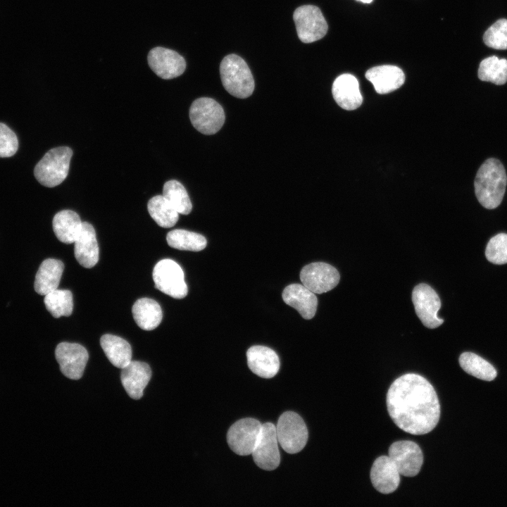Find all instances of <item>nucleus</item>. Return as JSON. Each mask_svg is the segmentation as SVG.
I'll return each mask as SVG.
<instances>
[{
	"instance_id": "6e6552de",
	"label": "nucleus",
	"mask_w": 507,
	"mask_h": 507,
	"mask_svg": "<svg viewBox=\"0 0 507 507\" xmlns=\"http://www.w3.org/2000/svg\"><path fill=\"white\" fill-rule=\"evenodd\" d=\"M297 35L303 43H311L323 38L328 26L320 9L313 5L297 8L293 15Z\"/></svg>"
},
{
	"instance_id": "6ab92c4d",
	"label": "nucleus",
	"mask_w": 507,
	"mask_h": 507,
	"mask_svg": "<svg viewBox=\"0 0 507 507\" xmlns=\"http://www.w3.org/2000/svg\"><path fill=\"white\" fill-rule=\"evenodd\" d=\"M247 364L249 369L263 378H271L280 369V359L272 349L261 345L250 347L246 351Z\"/></svg>"
},
{
	"instance_id": "412c9836",
	"label": "nucleus",
	"mask_w": 507,
	"mask_h": 507,
	"mask_svg": "<svg viewBox=\"0 0 507 507\" xmlns=\"http://www.w3.org/2000/svg\"><path fill=\"white\" fill-rule=\"evenodd\" d=\"M283 301L295 308L306 320H310L315 314L318 299L313 292L303 284H291L282 292Z\"/></svg>"
},
{
	"instance_id": "2f4dec72",
	"label": "nucleus",
	"mask_w": 507,
	"mask_h": 507,
	"mask_svg": "<svg viewBox=\"0 0 507 507\" xmlns=\"http://www.w3.org/2000/svg\"><path fill=\"white\" fill-rule=\"evenodd\" d=\"M44 302L47 311L56 318L69 316L73 312V294L70 290H53L45 295Z\"/></svg>"
},
{
	"instance_id": "72a5a7b5",
	"label": "nucleus",
	"mask_w": 507,
	"mask_h": 507,
	"mask_svg": "<svg viewBox=\"0 0 507 507\" xmlns=\"http://www.w3.org/2000/svg\"><path fill=\"white\" fill-rule=\"evenodd\" d=\"M485 256L492 263H507V234L499 233L491 238L486 247Z\"/></svg>"
},
{
	"instance_id": "39448f33",
	"label": "nucleus",
	"mask_w": 507,
	"mask_h": 507,
	"mask_svg": "<svg viewBox=\"0 0 507 507\" xmlns=\"http://www.w3.org/2000/svg\"><path fill=\"white\" fill-rule=\"evenodd\" d=\"M278 443L288 453L301 451L306 446L308 432L302 418L295 412L283 413L276 425Z\"/></svg>"
},
{
	"instance_id": "f257e3e1",
	"label": "nucleus",
	"mask_w": 507,
	"mask_h": 507,
	"mask_svg": "<svg viewBox=\"0 0 507 507\" xmlns=\"http://www.w3.org/2000/svg\"><path fill=\"white\" fill-rule=\"evenodd\" d=\"M388 413L396 425L411 434L431 432L440 417L433 386L423 376L407 373L396 379L387 394Z\"/></svg>"
},
{
	"instance_id": "f3484780",
	"label": "nucleus",
	"mask_w": 507,
	"mask_h": 507,
	"mask_svg": "<svg viewBox=\"0 0 507 507\" xmlns=\"http://www.w3.org/2000/svg\"><path fill=\"white\" fill-rule=\"evenodd\" d=\"M151 377V370L144 362L131 361L122 368L120 380L126 392L133 399H139Z\"/></svg>"
},
{
	"instance_id": "4468645a",
	"label": "nucleus",
	"mask_w": 507,
	"mask_h": 507,
	"mask_svg": "<svg viewBox=\"0 0 507 507\" xmlns=\"http://www.w3.org/2000/svg\"><path fill=\"white\" fill-rule=\"evenodd\" d=\"M55 357L62 373L69 379L82 377L89 359L87 349L77 343L61 342L55 350Z\"/></svg>"
},
{
	"instance_id": "bb28decb",
	"label": "nucleus",
	"mask_w": 507,
	"mask_h": 507,
	"mask_svg": "<svg viewBox=\"0 0 507 507\" xmlns=\"http://www.w3.org/2000/svg\"><path fill=\"white\" fill-rule=\"evenodd\" d=\"M149 213L160 227L168 228L178 220L179 213L163 195H156L147 204Z\"/></svg>"
},
{
	"instance_id": "c756f323",
	"label": "nucleus",
	"mask_w": 507,
	"mask_h": 507,
	"mask_svg": "<svg viewBox=\"0 0 507 507\" xmlns=\"http://www.w3.org/2000/svg\"><path fill=\"white\" fill-rule=\"evenodd\" d=\"M478 77L482 81L501 85L507 81V60L497 56H489L480 62Z\"/></svg>"
},
{
	"instance_id": "a878e982",
	"label": "nucleus",
	"mask_w": 507,
	"mask_h": 507,
	"mask_svg": "<svg viewBox=\"0 0 507 507\" xmlns=\"http://www.w3.org/2000/svg\"><path fill=\"white\" fill-rule=\"evenodd\" d=\"M101 346L109 361L118 368H123L132 358V349L124 339L110 334L100 339Z\"/></svg>"
},
{
	"instance_id": "473e14b6",
	"label": "nucleus",
	"mask_w": 507,
	"mask_h": 507,
	"mask_svg": "<svg viewBox=\"0 0 507 507\" xmlns=\"http://www.w3.org/2000/svg\"><path fill=\"white\" fill-rule=\"evenodd\" d=\"M484 44L495 49H507V19H500L490 26L483 36Z\"/></svg>"
},
{
	"instance_id": "f8f14e48",
	"label": "nucleus",
	"mask_w": 507,
	"mask_h": 507,
	"mask_svg": "<svg viewBox=\"0 0 507 507\" xmlns=\"http://www.w3.org/2000/svg\"><path fill=\"white\" fill-rule=\"evenodd\" d=\"M388 456L396 465L400 475L406 477L417 475L423 463L420 447L409 440H401L392 444Z\"/></svg>"
},
{
	"instance_id": "aec40b11",
	"label": "nucleus",
	"mask_w": 507,
	"mask_h": 507,
	"mask_svg": "<svg viewBox=\"0 0 507 507\" xmlns=\"http://www.w3.org/2000/svg\"><path fill=\"white\" fill-rule=\"evenodd\" d=\"M332 93L337 104L345 110L356 109L363 102L358 82L353 75L349 73L342 74L335 79Z\"/></svg>"
},
{
	"instance_id": "2eb2a0df",
	"label": "nucleus",
	"mask_w": 507,
	"mask_h": 507,
	"mask_svg": "<svg viewBox=\"0 0 507 507\" xmlns=\"http://www.w3.org/2000/svg\"><path fill=\"white\" fill-rule=\"evenodd\" d=\"M147 59L151 69L158 77L165 80L181 75L186 68L185 60L182 56L173 50L163 47L152 49Z\"/></svg>"
},
{
	"instance_id": "c85d7f7f",
	"label": "nucleus",
	"mask_w": 507,
	"mask_h": 507,
	"mask_svg": "<svg viewBox=\"0 0 507 507\" xmlns=\"http://www.w3.org/2000/svg\"><path fill=\"white\" fill-rule=\"evenodd\" d=\"M166 240L170 247L183 251H199L205 249L207 244L203 235L182 229L170 231L167 234Z\"/></svg>"
},
{
	"instance_id": "9d476101",
	"label": "nucleus",
	"mask_w": 507,
	"mask_h": 507,
	"mask_svg": "<svg viewBox=\"0 0 507 507\" xmlns=\"http://www.w3.org/2000/svg\"><path fill=\"white\" fill-rule=\"evenodd\" d=\"M276 427L272 423L262 424L260 435L252 452L255 463L265 470L276 469L280 463Z\"/></svg>"
},
{
	"instance_id": "ddd939ff",
	"label": "nucleus",
	"mask_w": 507,
	"mask_h": 507,
	"mask_svg": "<svg viewBox=\"0 0 507 507\" xmlns=\"http://www.w3.org/2000/svg\"><path fill=\"white\" fill-rule=\"evenodd\" d=\"M340 279L338 270L332 265L315 262L303 267L300 272L302 284L315 294H322L334 289Z\"/></svg>"
},
{
	"instance_id": "393cba45",
	"label": "nucleus",
	"mask_w": 507,
	"mask_h": 507,
	"mask_svg": "<svg viewBox=\"0 0 507 507\" xmlns=\"http://www.w3.org/2000/svg\"><path fill=\"white\" fill-rule=\"evenodd\" d=\"M82 225L79 215L72 210L58 212L52 221L55 235L59 241L65 244L74 243L81 230Z\"/></svg>"
},
{
	"instance_id": "f704fd0d",
	"label": "nucleus",
	"mask_w": 507,
	"mask_h": 507,
	"mask_svg": "<svg viewBox=\"0 0 507 507\" xmlns=\"http://www.w3.org/2000/svg\"><path fill=\"white\" fill-rule=\"evenodd\" d=\"M18 149V140L15 132L6 124L0 123V158L13 156Z\"/></svg>"
},
{
	"instance_id": "20e7f679",
	"label": "nucleus",
	"mask_w": 507,
	"mask_h": 507,
	"mask_svg": "<svg viewBox=\"0 0 507 507\" xmlns=\"http://www.w3.org/2000/svg\"><path fill=\"white\" fill-rule=\"evenodd\" d=\"M73 151L68 146H58L48 151L37 163L34 175L43 186L54 187L68 176Z\"/></svg>"
},
{
	"instance_id": "9b49d317",
	"label": "nucleus",
	"mask_w": 507,
	"mask_h": 507,
	"mask_svg": "<svg viewBox=\"0 0 507 507\" xmlns=\"http://www.w3.org/2000/svg\"><path fill=\"white\" fill-rule=\"evenodd\" d=\"M412 301L418 317L425 327L434 329L443 323L444 320L437 316L441 307L440 299L430 286L424 283L415 286Z\"/></svg>"
},
{
	"instance_id": "b1692460",
	"label": "nucleus",
	"mask_w": 507,
	"mask_h": 507,
	"mask_svg": "<svg viewBox=\"0 0 507 507\" xmlns=\"http://www.w3.org/2000/svg\"><path fill=\"white\" fill-rule=\"evenodd\" d=\"M132 313L137 325L144 330L156 328L163 318L161 307L155 300L141 298L134 303Z\"/></svg>"
},
{
	"instance_id": "f03ea898",
	"label": "nucleus",
	"mask_w": 507,
	"mask_h": 507,
	"mask_svg": "<svg viewBox=\"0 0 507 507\" xmlns=\"http://www.w3.org/2000/svg\"><path fill=\"white\" fill-rule=\"evenodd\" d=\"M506 184L503 164L494 158L486 160L479 168L474 183L479 203L486 208H496L503 199Z\"/></svg>"
},
{
	"instance_id": "7c9ffc66",
	"label": "nucleus",
	"mask_w": 507,
	"mask_h": 507,
	"mask_svg": "<svg viewBox=\"0 0 507 507\" xmlns=\"http://www.w3.org/2000/svg\"><path fill=\"white\" fill-rule=\"evenodd\" d=\"M163 196L169 201L179 214L188 215L192 204L184 187L179 181H167L163 187Z\"/></svg>"
},
{
	"instance_id": "5701e85b",
	"label": "nucleus",
	"mask_w": 507,
	"mask_h": 507,
	"mask_svg": "<svg viewBox=\"0 0 507 507\" xmlns=\"http://www.w3.org/2000/svg\"><path fill=\"white\" fill-rule=\"evenodd\" d=\"M64 265L62 261L54 259H45L39 265L37 272L34 287L35 292L45 296L58 288Z\"/></svg>"
},
{
	"instance_id": "7ed1b4c3",
	"label": "nucleus",
	"mask_w": 507,
	"mask_h": 507,
	"mask_svg": "<svg viewBox=\"0 0 507 507\" xmlns=\"http://www.w3.org/2000/svg\"><path fill=\"white\" fill-rule=\"evenodd\" d=\"M223 85L231 95L245 99L251 95L254 89L252 73L244 59L236 54L224 57L220 65Z\"/></svg>"
},
{
	"instance_id": "c9c22d12",
	"label": "nucleus",
	"mask_w": 507,
	"mask_h": 507,
	"mask_svg": "<svg viewBox=\"0 0 507 507\" xmlns=\"http://www.w3.org/2000/svg\"><path fill=\"white\" fill-rule=\"evenodd\" d=\"M357 1H361V2H362V3H364V4H369V3H371V2L373 1V0H357Z\"/></svg>"
},
{
	"instance_id": "1a4fd4ad",
	"label": "nucleus",
	"mask_w": 507,
	"mask_h": 507,
	"mask_svg": "<svg viewBox=\"0 0 507 507\" xmlns=\"http://www.w3.org/2000/svg\"><path fill=\"white\" fill-rule=\"evenodd\" d=\"M262 424L256 419L246 418L234 423L227 434V444L239 456L251 454L258 442Z\"/></svg>"
},
{
	"instance_id": "4be33fe9",
	"label": "nucleus",
	"mask_w": 507,
	"mask_h": 507,
	"mask_svg": "<svg viewBox=\"0 0 507 507\" xmlns=\"http://www.w3.org/2000/svg\"><path fill=\"white\" fill-rule=\"evenodd\" d=\"M365 77L380 94L392 92L399 89L405 81V75L401 68L392 65H383L370 68Z\"/></svg>"
},
{
	"instance_id": "dca6fc26",
	"label": "nucleus",
	"mask_w": 507,
	"mask_h": 507,
	"mask_svg": "<svg viewBox=\"0 0 507 507\" xmlns=\"http://www.w3.org/2000/svg\"><path fill=\"white\" fill-rule=\"evenodd\" d=\"M370 480L379 492L387 494L394 492L400 483V473L389 456L375 459L370 470Z\"/></svg>"
},
{
	"instance_id": "0eeeda50",
	"label": "nucleus",
	"mask_w": 507,
	"mask_h": 507,
	"mask_svg": "<svg viewBox=\"0 0 507 507\" xmlns=\"http://www.w3.org/2000/svg\"><path fill=\"white\" fill-rule=\"evenodd\" d=\"M155 287L175 299H182L187 295L188 289L184 274L173 260L165 258L158 261L153 270Z\"/></svg>"
},
{
	"instance_id": "cd10ccee",
	"label": "nucleus",
	"mask_w": 507,
	"mask_h": 507,
	"mask_svg": "<svg viewBox=\"0 0 507 507\" xmlns=\"http://www.w3.org/2000/svg\"><path fill=\"white\" fill-rule=\"evenodd\" d=\"M459 364L468 374L482 380L492 381L497 375L492 364L472 352L463 353L459 357Z\"/></svg>"
},
{
	"instance_id": "423d86ee",
	"label": "nucleus",
	"mask_w": 507,
	"mask_h": 507,
	"mask_svg": "<svg viewBox=\"0 0 507 507\" xmlns=\"http://www.w3.org/2000/svg\"><path fill=\"white\" fill-rule=\"evenodd\" d=\"M190 121L195 129L204 134L218 132L225 122L223 107L214 99L199 98L193 101L189 108Z\"/></svg>"
},
{
	"instance_id": "a211bd4d",
	"label": "nucleus",
	"mask_w": 507,
	"mask_h": 507,
	"mask_svg": "<svg viewBox=\"0 0 507 507\" xmlns=\"http://www.w3.org/2000/svg\"><path fill=\"white\" fill-rule=\"evenodd\" d=\"M74 254L77 261L86 268L94 267L99 261V249L94 227L82 222L81 230L74 242Z\"/></svg>"
}]
</instances>
